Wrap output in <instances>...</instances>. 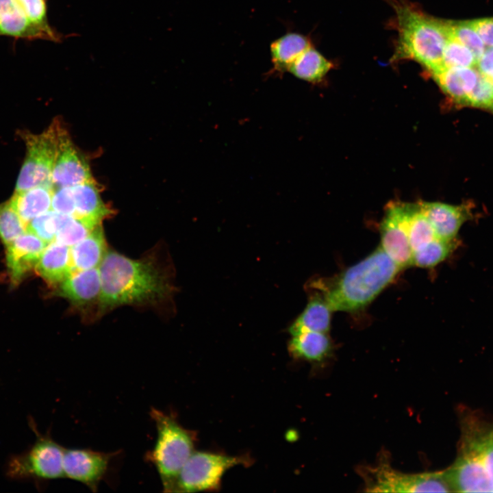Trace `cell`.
<instances>
[{"instance_id": "cell-1", "label": "cell", "mask_w": 493, "mask_h": 493, "mask_svg": "<svg viewBox=\"0 0 493 493\" xmlns=\"http://www.w3.org/2000/svg\"><path fill=\"white\" fill-rule=\"evenodd\" d=\"M99 269L101 314L124 305L158 303L168 299L174 291L167 274L153 258L133 260L110 251Z\"/></svg>"}, {"instance_id": "cell-2", "label": "cell", "mask_w": 493, "mask_h": 493, "mask_svg": "<svg viewBox=\"0 0 493 493\" xmlns=\"http://www.w3.org/2000/svg\"><path fill=\"white\" fill-rule=\"evenodd\" d=\"M401 270L379 246L337 276L314 279L307 288L319 291L332 312H354L371 303Z\"/></svg>"}, {"instance_id": "cell-3", "label": "cell", "mask_w": 493, "mask_h": 493, "mask_svg": "<svg viewBox=\"0 0 493 493\" xmlns=\"http://www.w3.org/2000/svg\"><path fill=\"white\" fill-rule=\"evenodd\" d=\"M398 31L393 62L414 60L431 75L443 68V54L450 38L448 21L424 13L407 0H390Z\"/></svg>"}, {"instance_id": "cell-4", "label": "cell", "mask_w": 493, "mask_h": 493, "mask_svg": "<svg viewBox=\"0 0 493 493\" xmlns=\"http://www.w3.org/2000/svg\"><path fill=\"white\" fill-rule=\"evenodd\" d=\"M149 414L155 422L157 437L153 448L144 458L155 468L163 491L173 492L178 475L195 451L197 433L181 425L173 413L152 407Z\"/></svg>"}, {"instance_id": "cell-5", "label": "cell", "mask_w": 493, "mask_h": 493, "mask_svg": "<svg viewBox=\"0 0 493 493\" xmlns=\"http://www.w3.org/2000/svg\"><path fill=\"white\" fill-rule=\"evenodd\" d=\"M65 129L60 121L55 120L40 134L23 131L21 136L26 147V155L21 168L15 191L38 186H53L52 172L61 136Z\"/></svg>"}, {"instance_id": "cell-6", "label": "cell", "mask_w": 493, "mask_h": 493, "mask_svg": "<svg viewBox=\"0 0 493 493\" xmlns=\"http://www.w3.org/2000/svg\"><path fill=\"white\" fill-rule=\"evenodd\" d=\"M358 472L366 492H451L444 471L405 473L381 459L374 466H362Z\"/></svg>"}, {"instance_id": "cell-7", "label": "cell", "mask_w": 493, "mask_h": 493, "mask_svg": "<svg viewBox=\"0 0 493 493\" xmlns=\"http://www.w3.org/2000/svg\"><path fill=\"white\" fill-rule=\"evenodd\" d=\"M248 455L194 451L181 468L175 481L173 492L218 491L221 479L229 469L238 466H250Z\"/></svg>"}, {"instance_id": "cell-8", "label": "cell", "mask_w": 493, "mask_h": 493, "mask_svg": "<svg viewBox=\"0 0 493 493\" xmlns=\"http://www.w3.org/2000/svg\"><path fill=\"white\" fill-rule=\"evenodd\" d=\"M37 439L25 453L10 459L8 475L11 478H35L43 480L64 477L63 459L65 448L49 434L42 435L33 426Z\"/></svg>"}, {"instance_id": "cell-9", "label": "cell", "mask_w": 493, "mask_h": 493, "mask_svg": "<svg viewBox=\"0 0 493 493\" xmlns=\"http://www.w3.org/2000/svg\"><path fill=\"white\" fill-rule=\"evenodd\" d=\"M411 203H390L380 223V247L402 270L412 266V251L408 238Z\"/></svg>"}, {"instance_id": "cell-10", "label": "cell", "mask_w": 493, "mask_h": 493, "mask_svg": "<svg viewBox=\"0 0 493 493\" xmlns=\"http://www.w3.org/2000/svg\"><path fill=\"white\" fill-rule=\"evenodd\" d=\"M444 471L452 492H493V483L471 440L464 443L454 464Z\"/></svg>"}, {"instance_id": "cell-11", "label": "cell", "mask_w": 493, "mask_h": 493, "mask_svg": "<svg viewBox=\"0 0 493 493\" xmlns=\"http://www.w3.org/2000/svg\"><path fill=\"white\" fill-rule=\"evenodd\" d=\"M120 452H101L90 448H66L64 453V477L86 485L97 492L108 472L111 460Z\"/></svg>"}, {"instance_id": "cell-12", "label": "cell", "mask_w": 493, "mask_h": 493, "mask_svg": "<svg viewBox=\"0 0 493 493\" xmlns=\"http://www.w3.org/2000/svg\"><path fill=\"white\" fill-rule=\"evenodd\" d=\"M94 181H96L86 159L75 146L65 129L60 138L53 168V187L73 186Z\"/></svg>"}, {"instance_id": "cell-13", "label": "cell", "mask_w": 493, "mask_h": 493, "mask_svg": "<svg viewBox=\"0 0 493 493\" xmlns=\"http://www.w3.org/2000/svg\"><path fill=\"white\" fill-rule=\"evenodd\" d=\"M47 244L34 233L26 231L6 246V264L14 283L35 268Z\"/></svg>"}, {"instance_id": "cell-14", "label": "cell", "mask_w": 493, "mask_h": 493, "mask_svg": "<svg viewBox=\"0 0 493 493\" xmlns=\"http://www.w3.org/2000/svg\"><path fill=\"white\" fill-rule=\"evenodd\" d=\"M418 204L431 224L436 236L446 240H456L462 225L472 216L471 207L468 204L454 205L424 201Z\"/></svg>"}, {"instance_id": "cell-15", "label": "cell", "mask_w": 493, "mask_h": 493, "mask_svg": "<svg viewBox=\"0 0 493 493\" xmlns=\"http://www.w3.org/2000/svg\"><path fill=\"white\" fill-rule=\"evenodd\" d=\"M58 294L76 307L99 304L101 280L99 267L75 271L58 284Z\"/></svg>"}, {"instance_id": "cell-16", "label": "cell", "mask_w": 493, "mask_h": 493, "mask_svg": "<svg viewBox=\"0 0 493 493\" xmlns=\"http://www.w3.org/2000/svg\"><path fill=\"white\" fill-rule=\"evenodd\" d=\"M73 197V217L90 229L101 225L103 220L114 212L102 200L97 181L71 186Z\"/></svg>"}, {"instance_id": "cell-17", "label": "cell", "mask_w": 493, "mask_h": 493, "mask_svg": "<svg viewBox=\"0 0 493 493\" xmlns=\"http://www.w3.org/2000/svg\"><path fill=\"white\" fill-rule=\"evenodd\" d=\"M307 290V305L288 327L291 336L304 331L328 333L330 329L332 310L319 291L312 288Z\"/></svg>"}, {"instance_id": "cell-18", "label": "cell", "mask_w": 493, "mask_h": 493, "mask_svg": "<svg viewBox=\"0 0 493 493\" xmlns=\"http://www.w3.org/2000/svg\"><path fill=\"white\" fill-rule=\"evenodd\" d=\"M479 72L475 67H445L431 75L444 93L455 103L466 105Z\"/></svg>"}, {"instance_id": "cell-19", "label": "cell", "mask_w": 493, "mask_h": 493, "mask_svg": "<svg viewBox=\"0 0 493 493\" xmlns=\"http://www.w3.org/2000/svg\"><path fill=\"white\" fill-rule=\"evenodd\" d=\"M290 355L296 360L320 364L333 352V344L327 333L304 331L292 335L288 342Z\"/></svg>"}, {"instance_id": "cell-20", "label": "cell", "mask_w": 493, "mask_h": 493, "mask_svg": "<svg viewBox=\"0 0 493 493\" xmlns=\"http://www.w3.org/2000/svg\"><path fill=\"white\" fill-rule=\"evenodd\" d=\"M312 46L310 38L298 32L289 31L273 40L270 45V73L283 75L288 72L296 58Z\"/></svg>"}, {"instance_id": "cell-21", "label": "cell", "mask_w": 493, "mask_h": 493, "mask_svg": "<svg viewBox=\"0 0 493 493\" xmlns=\"http://www.w3.org/2000/svg\"><path fill=\"white\" fill-rule=\"evenodd\" d=\"M35 269L49 284L58 285L73 272L70 247L54 240L49 243Z\"/></svg>"}, {"instance_id": "cell-22", "label": "cell", "mask_w": 493, "mask_h": 493, "mask_svg": "<svg viewBox=\"0 0 493 493\" xmlns=\"http://www.w3.org/2000/svg\"><path fill=\"white\" fill-rule=\"evenodd\" d=\"M0 36L45 40L44 35L28 19L16 0H0Z\"/></svg>"}, {"instance_id": "cell-23", "label": "cell", "mask_w": 493, "mask_h": 493, "mask_svg": "<svg viewBox=\"0 0 493 493\" xmlns=\"http://www.w3.org/2000/svg\"><path fill=\"white\" fill-rule=\"evenodd\" d=\"M70 251L73 272L98 268L108 252L102 226L93 229Z\"/></svg>"}, {"instance_id": "cell-24", "label": "cell", "mask_w": 493, "mask_h": 493, "mask_svg": "<svg viewBox=\"0 0 493 493\" xmlns=\"http://www.w3.org/2000/svg\"><path fill=\"white\" fill-rule=\"evenodd\" d=\"M53 186H38L22 191H15L10 201L25 223L51 208Z\"/></svg>"}, {"instance_id": "cell-25", "label": "cell", "mask_w": 493, "mask_h": 493, "mask_svg": "<svg viewBox=\"0 0 493 493\" xmlns=\"http://www.w3.org/2000/svg\"><path fill=\"white\" fill-rule=\"evenodd\" d=\"M333 67V63L312 46L296 58L288 72L300 79L315 84L322 81Z\"/></svg>"}, {"instance_id": "cell-26", "label": "cell", "mask_w": 493, "mask_h": 493, "mask_svg": "<svg viewBox=\"0 0 493 493\" xmlns=\"http://www.w3.org/2000/svg\"><path fill=\"white\" fill-rule=\"evenodd\" d=\"M457 240L435 238L421 249L412 253V266L432 268L445 260L458 246Z\"/></svg>"}, {"instance_id": "cell-27", "label": "cell", "mask_w": 493, "mask_h": 493, "mask_svg": "<svg viewBox=\"0 0 493 493\" xmlns=\"http://www.w3.org/2000/svg\"><path fill=\"white\" fill-rule=\"evenodd\" d=\"M437 238L428 218L418 203L413 204L408 221V238L412 253Z\"/></svg>"}, {"instance_id": "cell-28", "label": "cell", "mask_w": 493, "mask_h": 493, "mask_svg": "<svg viewBox=\"0 0 493 493\" xmlns=\"http://www.w3.org/2000/svg\"><path fill=\"white\" fill-rule=\"evenodd\" d=\"M30 22L44 35L45 40L59 42L62 37L49 25L46 0H16Z\"/></svg>"}, {"instance_id": "cell-29", "label": "cell", "mask_w": 493, "mask_h": 493, "mask_svg": "<svg viewBox=\"0 0 493 493\" xmlns=\"http://www.w3.org/2000/svg\"><path fill=\"white\" fill-rule=\"evenodd\" d=\"M27 225L22 220L10 199L0 204V238L7 246L26 231Z\"/></svg>"}, {"instance_id": "cell-30", "label": "cell", "mask_w": 493, "mask_h": 493, "mask_svg": "<svg viewBox=\"0 0 493 493\" xmlns=\"http://www.w3.org/2000/svg\"><path fill=\"white\" fill-rule=\"evenodd\" d=\"M92 230L73 216L58 213V228L54 241L71 247Z\"/></svg>"}, {"instance_id": "cell-31", "label": "cell", "mask_w": 493, "mask_h": 493, "mask_svg": "<svg viewBox=\"0 0 493 493\" xmlns=\"http://www.w3.org/2000/svg\"><path fill=\"white\" fill-rule=\"evenodd\" d=\"M450 36L466 47L477 61L485 50V45L468 21H448Z\"/></svg>"}, {"instance_id": "cell-32", "label": "cell", "mask_w": 493, "mask_h": 493, "mask_svg": "<svg viewBox=\"0 0 493 493\" xmlns=\"http://www.w3.org/2000/svg\"><path fill=\"white\" fill-rule=\"evenodd\" d=\"M477 60L464 45L450 36L443 54V68L475 67Z\"/></svg>"}, {"instance_id": "cell-33", "label": "cell", "mask_w": 493, "mask_h": 493, "mask_svg": "<svg viewBox=\"0 0 493 493\" xmlns=\"http://www.w3.org/2000/svg\"><path fill=\"white\" fill-rule=\"evenodd\" d=\"M58 228V213L49 210L31 220L26 231H30L47 244L55 240Z\"/></svg>"}, {"instance_id": "cell-34", "label": "cell", "mask_w": 493, "mask_h": 493, "mask_svg": "<svg viewBox=\"0 0 493 493\" xmlns=\"http://www.w3.org/2000/svg\"><path fill=\"white\" fill-rule=\"evenodd\" d=\"M466 105L493 111V83L480 72L475 86L468 96Z\"/></svg>"}, {"instance_id": "cell-35", "label": "cell", "mask_w": 493, "mask_h": 493, "mask_svg": "<svg viewBox=\"0 0 493 493\" xmlns=\"http://www.w3.org/2000/svg\"><path fill=\"white\" fill-rule=\"evenodd\" d=\"M471 440L478 450L493 483V430Z\"/></svg>"}, {"instance_id": "cell-36", "label": "cell", "mask_w": 493, "mask_h": 493, "mask_svg": "<svg viewBox=\"0 0 493 493\" xmlns=\"http://www.w3.org/2000/svg\"><path fill=\"white\" fill-rule=\"evenodd\" d=\"M51 209L58 213L73 216L74 204L71 186L54 188Z\"/></svg>"}, {"instance_id": "cell-37", "label": "cell", "mask_w": 493, "mask_h": 493, "mask_svg": "<svg viewBox=\"0 0 493 493\" xmlns=\"http://www.w3.org/2000/svg\"><path fill=\"white\" fill-rule=\"evenodd\" d=\"M468 22L485 47H493V17L475 18Z\"/></svg>"}, {"instance_id": "cell-38", "label": "cell", "mask_w": 493, "mask_h": 493, "mask_svg": "<svg viewBox=\"0 0 493 493\" xmlns=\"http://www.w3.org/2000/svg\"><path fill=\"white\" fill-rule=\"evenodd\" d=\"M475 68L493 83V47H488L477 60Z\"/></svg>"}]
</instances>
